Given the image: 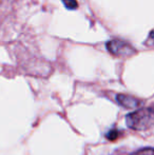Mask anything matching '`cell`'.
Segmentation results:
<instances>
[{
    "mask_svg": "<svg viewBox=\"0 0 154 155\" xmlns=\"http://www.w3.org/2000/svg\"><path fill=\"white\" fill-rule=\"evenodd\" d=\"M133 155H154V149L153 148H146V149H142L139 151L135 152Z\"/></svg>",
    "mask_w": 154,
    "mask_h": 155,
    "instance_id": "5",
    "label": "cell"
},
{
    "mask_svg": "<svg viewBox=\"0 0 154 155\" xmlns=\"http://www.w3.org/2000/svg\"><path fill=\"white\" fill-rule=\"evenodd\" d=\"M127 126L133 130H147L154 126V110L143 108L130 113L126 117Z\"/></svg>",
    "mask_w": 154,
    "mask_h": 155,
    "instance_id": "1",
    "label": "cell"
},
{
    "mask_svg": "<svg viewBox=\"0 0 154 155\" xmlns=\"http://www.w3.org/2000/svg\"><path fill=\"white\" fill-rule=\"evenodd\" d=\"M61 1H62V3L64 4V6H66L67 8H69V10H75L78 6L76 0H61Z\"/></svg>",
    "mask_w": 154,
    "mask_h": 155,
    "instance_id": "4",
    "label": "cell"
},
{
    "mask_svg": "<svg viewBox=\"0 0 154 155\" xmlns=\"http://www.w3.org/2000/svg\"><path fill=\"white\" fill-rule=\"evenodd\" d=\"M117 101L120 106L125 107L127 109H134L138 106V100L131 96L126 95H118L117 96Z\"/></svg>",
    "mask_w": 154,
    "mask_h": 155,
    "instance_id": "3",
    "label": "cell"
},
{
    "mask_svg": "<svg viewBox=\"0 0 154 155\" xmlns=\"http://www.w3.org/2000/svg\"><path fill=\"white\" fill-rule=\"evenodd\" d=\"M107 137H108L109 139H111V140H114V139L118 137V132H117V131H115V130L110 131V132L108 133Z\"/></svg>",
    "mask_w": 154,
    "mask_h": 155,
    "instance_id": "6",
    "label": "cell"
},
{
    "mask_svg": "<svg viewBox=\"0 0 154 155\" xmlns=\"http://www.w3.org/2000/svg\"><path fill=\"white\" fill-rule=\"evenodd\" d=\"M107 48L110 53L114 54V55L129 56L134 53L133 48L121 40H111L107 43Z\"/></svg>",
    "mask_w": 154,
    "mask_h": 155,
    "instance_id": "2",
    "label": "cell"
}]
</instances>
